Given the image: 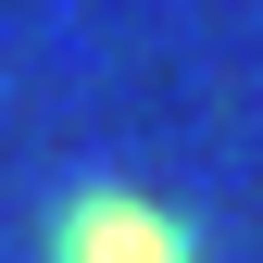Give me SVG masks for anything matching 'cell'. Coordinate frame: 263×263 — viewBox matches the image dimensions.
I'll return each instance as SVG.
<instances>
[{
	"label": "cell",
	"mask_w": 263,
	"mask_h": 263,
	"mask_svg": "<svg viewBox=\"0 0 263 263\" xmlns=\"http://www.w3.org/2000/svg\"><path fill=\"white\" fill-rule=\"evenodd\" d=\"M38 263H201V226L163 213L151 188H125V176H88V188H63Z\"/></svg>",
	"instance_id": "6da1fadb"
}]
</instances>
